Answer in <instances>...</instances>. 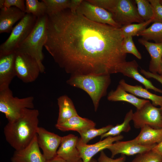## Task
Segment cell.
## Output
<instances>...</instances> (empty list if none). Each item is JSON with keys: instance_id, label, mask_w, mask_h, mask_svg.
I'll use <instances>...</instances> for the list:
<instances>
[{"instance_id": "cell-25", "label": "cell", "mask_w": 162, "mask_h": 162, "mask_svg": "<svg viewBox=\"0 0 162 162\" xmlns=\"http://www.w3.org/2000/svg\"><path fill=\"white\" fill-rule=\"evenodd\" d=\"M133 113V110H130L126 114L123 122L112 127L107 132L100 136V140L105 137L120 135L123 132H128L131 129L130 122L132 120Z\"/></svg>"}, {"instance_id": "cell-30", "label": "cell", "mask_w": 162, "mask_h": 162, "mask_svg": "<svg viewBox=\"0 0 162 162\" xmlns=\"http://www.w3.org/2000/svg\"><path fill=\"white\" fill-rule=\"evenodd\" d=\"M113 126L109 124L99 129L95 128L89 129L79 133L80 137L79 138V140L81 142L87 144L94 138L98 136H100L107 132Z\"/></svg>"}, {"instance_id": "cell-44", "label": "cell", "mask_w": 162, "mask_h": 162, "mask_svg": "<svg viewBox=\"0 0 162 162\" xmlns=\"http://www.w3.org/2000/svg\"><path fill=\"white\" fill-rule=\"evenodd\" d=\"M160 111H161V115L162 118V107H160Z\"/></svg>"}, {"instance_id": "cell-10", "label": "cell", "mask_w": 162, "mask_h": 162, "mask_svg": "<svg viewBox=\"0 0 162 162\" xmlns=\"http://www.w3.org/2000/svg\"><path fill=\"white\" fill-rule=\"evenodd\" d=\"M76 13L94 22L107 24L118 28L122 27L114 20L110 12L91 4L87 0L83 1Z\"/></svg>"}, {"instance_id": "cell-24", "label": "cell", "mask_w": 162, "mask_h": 162, "mask_svg": "<svg viewBox=\"0 0 162 162\" xmlns=\"http://www.w3.org/2000/svg\"><path fill=\"white\" fill-rule=\"evenodd\" d=\"M59 113L57 123L63 122L78 114L71 99L66 95H63L57 99Z\"/></svg>"}, {"instance_id": "cell-32", "label": "cell", "mask_w": 162, "mask_h": 162, "mask_svg": "<svg viewBox=\"0 0 162 162\" xmlns=\"http://www.w3.org/2000/svg\"><path fill=\"white\" fill-rule=\"evenodd\" d=\"M130 162H162V156L152 149L137 154Z\"/></svg>"}, {"instance_id": "cell-12", "label": "cell", "mask_w": 162, "mask_h": 162, "mask_svg": "<svg viewBox=\"0 0 162 162\" xmlns=\"http://www.w3.org/2000/svg\"><path fill=\"white\" fill-rule=\"evenodd\" d=\"M123 138V136L122 135L114 136H109L102 140L90 145L83 143L78 139L76 147L83 162H89L98 152L106 149L113 142L121 140Z\"/></svg>"}, {"instance_id": "cell-29", "label": "cell", "mask_w": 162, "mask_h": 162, "mask_svg": "<svg viewBox=\"0 0 162 162\" xmlns=\"http://www.w3.org/2000/svg\"><path fill=\"white\" fill-rule=\"evenodd\" d=\"M153 20L136 24H131L122 26L121 28L122 34L124 38L137 36L139 33L142 32L146 28L151 22Z\"/></svg>"}, {"instance_id": "cell-40", "label": "cell", "mask_w": 162, "mask_h": 162, "mask_svg": "<svg viewBox=\"0 0 162 162\" xmlns=\"http://www.w3.org/2000/svg\"><path fill=\"white\" fill-rule=\"evenodd\" d=\"M45 162H67L62 158L56 156L55 157L49 160H46Z\"/></svg>"}, {"instance_id": "cell-45", "label": "cell", "mask_w": 162, "mask_h": 162, "mask_svg": "<svg viewBox=\"0 0 162 162\" xmlns=\"http://www.w3.org/2000/svg\"><path fill=\"white\" fill-rule=\"evenodd\" d=\"M77 162H83L82 160L81 159H80Z\"/></svg>"}, {"instance_id": "cell-14", "label": "cell", "mask_w": 162, "mask_h": 162, "mask_svg": "<svg viewBox=\"0 0 162 162\" xmlns=\"http://www.w3.org/2000/svg\"><path fill=\"white\" fill-rule=\"evenodd\" d=\"M157 145L154 144L148 146H143L136 142L133 139L125 141H118L108 146L106 149L111 152V158L119 154L128 156L143 153L152 149Z\"/></svg>"}, {"instance_id": "cell-7", "label": "cell", "mask_w": 162, "mask_h": 162, "mask_svg": "<svg viewBox=\"0 0 162 162\" xmlns=\"http://www.w3.org/2000/svg\"><path fill=\"white\" fill-rule=\"evenodd\" d=\"M107 10L114 20L122 27L133 22H144L139 15L134 1L112 0Z\"/></svg>"}, {"instance_id": "cell-37", "label": "cell", "mask_w": 162, "mask_h": 162, "mask_svg": "<svg viewBox=\"0 0 162 162\" xmlns=\"http://www.w3.org/2000/svg\"><path fill=\"white\" fill-rule=\"evenodd\" d=\"M140 72L147 78H152L155 79L162 84V77L159 74H154L141 68Z\"/></svg>"}, {"instance_id": "cell-41", "label": "cell", "mask_w": 162, "mask_h": 162, "mask_svg": "<svg viewBox=\"0 0 162 162\" xmlns=\"http://www.w3.org/2000/svg\"><path fill=\"white\" fill-rule=\"evenodd\" d=\"M159 74L162 77V59L160 65Z\"/></svg>"}, {"instance_id": "cell-35", "label": "cell", "mask_w": 162, "mask_h": 162, "mask_svg": "<svg viewBox=\"0 0 162 162\" xmlns=\"http://www.w3.org/2000/svg\"><path fill=\"white\" fill-rule=\"evenodd\" d=\"M12 7H16L25 13V0H4L3 8H8Z\"/></svg>"}, {"instance_id": "cell-15", "label": "cell", "mask_w": 162, "mask_h": 162, "mask_svg": "<svg viewBox=\"0 0 162 162\" xmlns=\"http://www.w3.org/2000/svg\"><path fill=\"white\" fill-rule=\"evenodd\" d=\"M46 160L40 150L37 134L26 147L15 150L11 158V162H45Z\"/></svg>"}, {"instance_id": "cell-38", "label": "cell", "mask_w": 162, "mask_h": 162, "mask_svg": "<svg viewBox=\"0 0 162 162\" xmlns=\"http://www.w3.org/2000/svg\"><path fill=\"white\" fill-rule=\"evenodd\" d=\"M83 0H71L70 1L69 9L71 12L76 14Z\"/></svg>"}, {"instance_id": "cell-21", "label": "cell", "mask_w": 162, "mask_h": 162, "mask_svg": "<svg viewBox=\"0 0 162 162\" xmlns=\"http://www.w3.org/2000/svg\"><path fill=\"white\" fill-rule=\"evenodd\" d=\"M133 140L136 143L143 146L158 144L162 141V128L154 129L145 125L141 128L138 135Z\"/></svg>"}, {"instance_id": "cell-1", "label": "cell", "mask_w": 162, "mask_h": 162, "mask_svg": "<svg viewBox=\"0 0 162 162\" xmlns=\"http://www.w3.org/2000/svg\"><path fill=\"white\" fill-rule=\"evenodd\" d=\"M66 10L48 15L44 46L55 61L71 75L117 73L127 56L122 50L121 28Z\"/></svg>"}, {"instance_id": "cell-8", "label": "cell", "mask_w": 162, "mask_h": 162, "mask_svg": "<svg viewBox=\"0 0 162 162\" xmlns=\"http://www.w3.org/2000/svg\"><path fill=\"white\" fill-rule=\"evenodd\" d=\"M15 51L16 76L26 83L35 81L41 73L40 66L36 60L28 54Z\"/></svg>"}, {"instance_id": "cell-20", "label": "cell", "mask_w": 162, "mask_h": 162, "mask_svg": "<svg viewBox=\"0 0 162 162\" xmlns=\"http://www.w3.org/2000/svg\"><path fill=\"white\" fill-rule=\"evenodd\" d=\"M138 41L145 46L150 56L151 59L149 67L150 72L158 73L162 59V43L151 42L142 38L138 39Z\"/></svg>"}, {"instance_id": "cell-16", "label": "cell", "mask_w": 162, "mask_h": 162, "mask_svg": "<svg viewBox=\"0 0 162 162\" xmlns=\"http://www.w3.org/2000/svg\"><path fill=\"white\" fill-rule=\"evenodd\" d=\"M79 138L73 134L62 136L57 156L67 162H77L81 158L76 145Z\"/></svg>"}, {"instance_id": "cell-33", "label": "cell", "mask_w": 162, "mask_h": 162, "mask_svg": "<svg viewBox=\"0 0 162 162\" xmlns=\"http://www.w3.org/2000/svg\"><path fill=\"white\" fill-rule=\"evenodd\" d=\"M132 37L129 36L124 38L122 44V51L126 54H131L138 59H141L142 58V56L136 48Z\"/></svg>"}, {"instance_id": "cell-27", "label": "cell", "mask_w": 162, "mask_h": 162, "mask_svg": "<svg viewBox=\"0 0 162 162\" xmlns=\"http://www.w3.org/2000/svg\"><path fill=\"white\" fill-rule=\"evenodd\" d=\"M47 8L45 3L42 1L25 0V13L31 14L37 18L41 17L46 14Z\"/></svg>"}, {"instance_id": "cell-18", "label": "cell", "mask_w": 162, "mask_h": 162, "mask_svg": "<svg viewBox=\"0 0 162 162\" xmlns=\"http://www.w3.org/2000/svg\"><path fill=\"white\" fill-rule=\"evenodd\" d=\"M0 9V33L11 32L14 24L21 20L26 14L15 7Z\"/></svg>"}, {"instance_id": "cell-5", "label": "cell", "mask_w": 162, "mask_h": 162, "mask_svg": "<svg viewBox=\"0 0 162 162\" xmlns=\"http://www.w3.org/2000/svg\"><path fill=\"white\" fill-rule=\"evenodd\" d=\"M37 18L32 14H26L13 28L8 39L0 45V54H6L15 51L30 34Z\"/></svg>"}, {"instance_id": "cell-46", "label": "cell", "mask_w": 162, "mask_h": 162, "mask_svg": "<svg viewBox=\"0 0 162 162\" xmlns=\"http://www.w3.org/2000/svg\"><path fill=\"white\" fill-rule=\"evenodd\" d=\"M160 2L161 4L162 5V0H160Z\"/></svg>"}, {"instance_id": "cell-34", "label": "cell", "mask_w": 162, "mask_h": 162, "mask_svg": "<svg viewBox=\"0 0 162 162\" xmlns=\"http://www.w3.org/2000/svg\"><path fill=\"white\" fill-rule=\"evenodd\" d=\"M153 13V22L162 23V5L160 0H149Z\"/></svg>"}, {"instance_id": "cell-9", "label": "cell", "mask_w": 162, "mask_h": 162, "mask_svg": "<svg viewBox=\"0 0 162 162\" xmlns=\"http://www.w3.org/2000/svg\"><path fill=\"white\" fill-rule=\"evenodd\" d=\"M134 126L136 129L148 125L154 129L162 128V118L160 109L154 106L149 101L133 113Z\"/></svg>"}, {"instance_id": "cell-17", "label": "cell", "mask_w": 162, "mask_h": 162, "mask_svg": "<svg viewBox=\"0 0 162 162\" xmlns=\"http://www.w3.org/2000/svg\"><path fill=\"white\" fill-rule=\"evenodd\" d=\"M138 66L137 63L135 60L131 61H126L119 66L117 73H121L124 76L134 79L143 85L147 90L152 89L162 94V90L155 87L150 80L139 73L138 70Z\"/></svg>"}, {"instance_id": "cell-3", "label": "cell", "mask_w": 162, "mask_h": 162, "mask_svg": "<svg viewBox=\"0 0 162 162\" xmlns=\"http://www.w3.org/2000/svg\"><path fill=\"white\" fill-rule=\"evenodd\" d=\"M48 23L47 14L38 18L30 34L15 50L28 54L34 58L39 65L41 73L45 70L42 63L44 58L43 49L47 38Z\"/></svg>"}, {"instance_id": "cell-6", "label": "cell", "mask_w": 162, "mask_h": 162, "mask_svg": "<svg viewBox=\"0 0 162 162\" xmlns=\"http://www.w3.org/2000/svg\"><path fill=\"white\" fill-rule=\"evenodd\" d=\"M34 98L30 96L22 98L14 97L9 88L0 91V111L8 122L20 116L25 109H33Z\"/></svg>"}, {"instance_id": "cell-43", "label": "cell", "mask_w": 162, "mask_h": 162, "mask_svg": "<svg viewBox=\"0 0 162 162\" xmlns=\"http://www.w3.org/2000/svg\"><path fill=\"white\" fill-rule=\"evenodd\" d=\"M89 162H98L96 159L92 158Z\"/></svg>"}, {"instance_id": "cell-13", "label": "cell", "mask_w": 162, "mask_h": 162, "mask_svg": "<svg viewBox=\"0 0 162 162\" xmlns=\"http://www.w3.org/2000/svg\"><path fill=\"white\" fill-rule=\"evenodd\" d=\"M15 51L0 54V91L8 88L16 76L15 66Z\"/></svg>"}, {"instance_id": "cell-19", "label": "cell", "mask_w": 162, "mask_h": 162, "mask_svg": "<svg viewBox=\"0 0 162 162\" xmlns=\"http://www.w3.org/2000/svg\"><path fill=\"white\" fill-rule=\"evenodd\" d=\"M96 124L88 119L79 116H73L64 122L56 123L55 127L58 130L65 132L76 131L79 133L89 129L95 128Z\"/></svg>"}, {"instance_id": "cell-36", "label": "cell", "mask_w": 162, "mask_h": 162, "mask_svg": "<svg viewBox=\"0 0 162 162\" xmlns=\"http://www.w3.org/2000/svg\"><path fill=\"white\" fill-rule=\"evenodd\" d=\"M126 157L125 155L121 154L120 157L115 159L108 157L103 151L100 152L98 159V162H125Z\"/></svg>"}, {"instance_id": "cell-28", "label": "cell", "mask_w": 162, "mask_h": 162, "mask_svg": "<svg viewBox=\"0 0 162 162\" xmlns=\"http://www.w3.org/2000/svg\"><path fill=\"white\" fill-rule=\"evenodd\" d=\"M45 4L48 15H54L69 9V0H42Z\"/></svg>"}, {"instance_id": "cell-23", "label": "cell", "mask_w": 162, "mask_h": 162, "mask_svg": "<svg viewBox=\"0 0 162 162\" xmlns=\"http://www.w3.org/2000/svg\"><path fill=\"white\" fill-rule=\"evenodd\" d=\"M119 84L127 92L134 95L151 100L152 104L154 106L162 107V96L153 94L140 85L132 86L128 84L123 79L119 81Z\"/></svg>"}, {"instance_id": "cell-39", "label": "cell", "mask_w": 162, "mask_h": 162, "mask_svg": "<svg viewBox=\"0 0 162 162\" xmlns=\"http://www.w3.org/2000/svg\"><path fill=\"white\" fill-rule=\"evenodd\" d=\"M152 150L162 156V141L157 144Z\"/></svg>"}, {"instance_id": "cell-11", "label": "cell", "mask_w": 162, "mask_h": 162, "mask_svg": "<svg viewBox=\"0 0 162 162\" xmlns=\"http://www.w3.org/2000/svg\"><path fill=\"white\" fill-rule=\"evenodd\" d=\"M37 136L38 145L42 150L43 154L46 160L50 159L56 157L62 136L49 131L44 128L39 127Z\"/></svg>"}, {"instance_id": "cell-2", "label": "cell", "mask_w": 162, "mask_h": 162, "mask_svg": "<svg viewBox=\"0 0 162 162\" xmlns=\"http://www.w3.org/2000/svg\"><path fill=\"white\" fill-rule=\"evenodd\" d=\"M39 114L37 109H25L19 117L4 126L5 139L15 150L26 147L37 134Z\"/></svg>"}, {"instance_id": "cell-26", "label": "cell", "mask_w": 162, "mask_h": 162, "mask_svg": "<svg viewBox=\"0 0 162 162\" xmlns=\"http://www.w3.org/2000/svg\"><path fill=\"white\" fill-rule=\"evenodd\" d=\"M140 36L147 40H152L155 43H162V23L153 22L148 28L138 33Z\"/></svg>"}, {"instance_id": "cell-31", "label": "cell", "mask_w": 162, "mask_h": 162, "mask_svg": "<svg viewBox=\"0 0 162 162\" xmlns=\"http://www.w3.org/2000/svg\"><path fill=\"white\" fill-rule=\"evenodd\" d=\"M134 1L137 5L138 13L144 21L153 20V11L149 0H135Z\"/></svg>"}, {"instance_id": "cell-42", "label": "cell", "mask_w": 162, "mask_h": 162, "mask_svg": "<svg viewBox=\"0 0 162 162\" xmlns=\"http://www.w3.org/2000/svg\"><path fill=\"white\" fill-rule=\"evenodd\" d=\"M4 0H0V8L1 9L3 8Z\"/></svg>"}, {"instance_id": "cell-22", "label": "cell", "mask_w": 162, "mask_h": 162, "mask_svg": "<svg viewBox=\"0 0 162 162\" xmlns=\"http://www.w3.org/2000/svg\"><path fill=\"white\" fill-rule=\"evenodd\" d=\"M107 99L112 101H123L129 103L137 109H140L148 100L142 99L134 95L127 93L120 84L115 90H112L109 93Z\"/></svg>"}, {"instance_id": "cell-4", "label": "cell", "mask_w": 162, "mask_h": 162, "mask_svg": "<svg viewBox=\"0 0 162 162\" xmlns=\"http://www.w3.org/2000/svg\"><path fill=\"white\" fill-rule=\"evenodd\" d=\"M110 75H71L66 82L70 86L80 88L86 92L92 99L96 111L101 98L105 95L110 83Z\"/></svg>"}]
</instances>
